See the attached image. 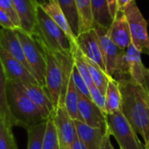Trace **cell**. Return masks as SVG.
Wrapping results in <instances>:
<instances>
[{
	"label": "cell",
	"instance_id": "e575fe53",
	"mask_svg": "<svg viewBox=\"0 0 149 149\" xmlns=\"http://www.w3.org/2000/svg\"><path fill=\"white\" fill-rule=\"evenodd\" d=\"M118 1V11L119 13H124L125 9L135 0H117Z\"/></svg>",
	"mask_w": 149,
	"mask_h": 149
},
{
	"label": "cell",
	"instance_id": "836d02e7",
	"mask_svg": "<svg viewBox=\"0 0 149 149\" xmlns=\"http://www.w3.org/2000/svg\"><path fill=\"white\" fill-rule=\"evenodd\" d=\"M107 3H108V6H109L111 15L112 19H114L119 13L118 6V1H117V0H107Z\"/></svg>",
	"mask_w": 149,
	"mask_h": 149
},
{
	"label": "cell",
	"instance_id": "2e32d148",
	"mask_svg": "<svg viewBox=\"0 0 149 149\" xmlns=\"http://www.w3.org/2000/svg\"><path fill=\"white\" fill-rule=\"evenodd\" d=\"M0 48L5 49L16 60L21 62L35 77V74L26 58L23 47L17 34L16 29H0Z\"/></svg>",
	"mask_w": 149,
	"mask_h": 149
},
{
	"label": "cell",
	"instance_id": "8fae6325",
	"mask_svg": "<svg viewBox=\"0 0 149 149\" xmlns=\"http://www.w3.org/2000/svg\"><path fill=\"white\" fill-rule=\"evenodd\" d=\"M76 43L88 59L97 63L106 72L99 38L94 28L80 33L76 39Z\"/></svg>",
	"mask_w": 149,
	"mask_h": 149
},
{
	"label": "cell",
	"instance_id": "5b68a950",
	"mask_svg": "<svg viewBox=\"0 0 149 149\" xmlns=\"http://www.w3.org/2000/svg\"><path fill=\"white\" fill-rule=\"evenodd\" d=\"M28 64L33 69L39 84L45 88L47 61L44 50L39 41L22 29H16Z\"/></svg>",
	"mask_w": 149,
	"mask_h": 149
},
{
	"label": "cell",
	"instance_id": "7a4b0ae2",
	"mask_svg": "<svg viewBox=\"0 0 149 149\" xmlns=\"http://www.w3.org/2000/svg\"><path fill=\"white\" fill-rule=\"evenodd\" d=\"M33 36L53 53L71 55L70 40L41 6L37 7V26Z\"/></svg>",
	"mask_w": 149,
	"mask_h": 149
},
{
	"label": "cell",
	"instance_id": "d6a6232c",
	"mask_svg": "<svg viewBox=\"0 0 149 149\" xmlns=\"http://www.w3.org/2000/svg\"><path fill=\"white\" fill-rule=\"evenodd\" d=\"M0 26L2 28L6 29H17V27L14 26L13 21L11 20L10 17L7 15L6 13H5L1 8H0Z\"/></svg>",
	"mask_w": 149,
	"mask_h": 149
},
{
	"label": "cell",
	"instance_id": "60d3db41",
	"mask_svg": "<svg viewBox=\"0 0 149 149\" xmlns=\"http://www.w3.org/2000/svg\"><path fill=\"white\" fill-rule=\"evenodd\" d=\"M147 72H148V74H149V68H147Z\"/></svg>",
	"mask_w": 149,
	"mask_h": 149
},
{
	"label": "cell",
	"instance_id": "d6986e66",
	"mask_svg": "<svg viewBox=\"0 0 149 149\" xmlns=\"http://www.w3.org/2000/svg\"><path fill=\"white\" fill-rule=\"evenodd\" d=\"M48 16L55 22V24L65 33L70 43H76V36L74 35L68 20L60 7L57 0H47L46 3L41 6Z\"/></svg>",
	"mask_w": 149,
	"mask_h": 149
},
{
	"label": "cell",
	"instance_id": "ac0fdd59",
	"mask_svg": "<svg viewBox=\"0 0 149 149\" xmlns=\"http://www.w3.org/2000/svg\"><path fill=\"white\" fill-rule=\"evenodd\" d=\"M109 35L116 46L122 50H125L132 43L129 24L124 13H119L113 19L109 28Z\"/></svg>",
	"mask_w": 149,
	"mask_h": 149
},
{
	"label": "cell",
	"instance_id": "3957f363",
	"mask_svg": "<svg viewBox=\"0 0 149 149\" xmlns=\"http://www.w3.org/2000/svg\"><path fill=\"white\" fill-rule=\"evenodd\" d=\"M41 47L44 50L47 61L45 89L54 104V109H56L61 103L64 84V67L62 54H54L42 45Z\"/></svg>",
	"mask_w": 149,
	"mask_h": 149
},
{
	"label": "cell",
	"instance_id": "7402d4cb",
	"mask_svg": "<svg viewBox=\"0 0 149 149\" xmlns=\"http://www.w3.org/2000/svg\"><path fill=\"white\" fill-rule=\"evenodd\" d=\"M91 10L94 27L96 26L111 27L113 19L111 15L107 0H91Z\"/></svg>",
	"mask_w": 149,
	"mask_h": 149
},
{
	"label": "cell",
	"instance_id": "8d00e7d4",
	"mask_svg": "<svg viewBox=\"0 0 149 149\" xmlns=\"http://www.w3.org/2000/svg\"><path fill=\"white\" fill-rule=\"evenodd\" d=\"M104 149H115V148L113 147V146H112L111 140H110V136L107 137V139H106V141H105V145H104Z\"/></svg>",
	"mask_w": 149,
	"mask_h": 149
},
{
	"label": "cell",
	"instance_id": "4fadbf2b",
	"mask_svg": "<svg viewBox=\"0 0 149 149\" xmlns=\"http://www.w3.org/2000/svg\"><path fill=\"white\" fill-rule=\"evenodd\" d=\"M74 123L78 139L87 149H104L107 137L111 136L109 131L91 127L79 120H74Z\"/></svg>",
	"mask_w": 149,
	"mask_h": 149
},
{
	"label": "cell",
	"instance_id": "e0dca14e",
	"mask_svg": "<svg viewBox=\"0 0 149 149\" xmlns=\"http://www.w3.org/2000/svg\"><path fill=\"white\" fill-rule=\"evenodd\" d=\"M13 1L20 20V29L30 35H33L37 26V3L34 0Z\"/></svg>",
	"mask_w": 149,
	"mask_h": 149
},
{
	"label": "cell",
	"instance_id": "f546056e",
	"mask_svg": "<svg viewBox=\"0 0 149 149\" xmlns=\"http://www.w3.org/2000/svg\"><path fill=\"white\" fill-rule=\"evenodd\" d=\"M0 8H1L5 13H7V15L10 17L11 20L13 21L14 26L17 27V29L21 28L20 20L18 16V13L15 9L13 0H0Z\"/></svg>",
	"mask_w": 149,
	"mask_h": 149
},
{
	"label": "cell",
	"instance_id": "1f68e13d",
	"mask_svg": "<svg viewBox=\"0 0 149 149\" xmlns=\"http://www.w3.org/2000/svg\"><path fill=\"white\" fill-rule=\"evenodd\" d=\"M90 97L92 102L104 113L106 114V101L105 94H104L99 89H97L94 84L90 88Z\"/></svg>",
	"mask_w": 149,
	"mask_h": 149
},
{
	"label": "cell",
	"instance_id": "cb8c5ba5",
	"mask_svg": "<svg viewBox=\"0 0 149 149\" xmlns=\"http://www.w3.org/2000/svg\"><path fill=\"white\" fill-rule=\"evenodd\" d=\"M71 54L73 58V62L76 68L78 70L80 74L83 77L84 81L86 82L89 88L93 85V82L90 74V69L87 62L86 56L82 53V51L77 47V43L71 44Z\"/></svg>",
	"mask_w": 149,
	"mask_h": 149
},
{
	"label": "cell",
	"instance_id": "d4e9b609",
	"mask_svg": "<svg viewBox=\"0 0 149 149\" xmlns=\"http://www.w3.org/2000/svg\"><path fill=\"white\" fill-rule=\"evenodd\" d=\"M80 19V33L94 28V20L91 10V0H76Z\"/></svg>",
	"mask_w": 149,
	"mask_h": 149
},
{
	"label": "cell",
	"instance_id": "9c48e42d",
	"mask_svg": "<svg viewBox=\"0 0 149 149\" xmlns=\"http://www.w3.org/2000/svg\"><path fill=\"white\" fill-rule=\"evenodd\" d=\"M60 143V149H73L77 133L74 119L71 118L64 105H59L53 114Z\"/></svg>",
	"mask_w": 149,
	"mask_h": 149
},
{
	"label": "cell",
	"instance_id": "277c9868",
	"mask_svg": "<svg viewBox=\"0 0 149 149\" xmlns=\"http://www.w3.org/2000/svg\"><path fill=\"white\" fill-rule=\"evenodd\" d=\"M94 29L99 38L106 73L118 83H124L125 78L123 74V59L125 50L120 49L111 40L108 27L96 26Z\"/></svg>",
	"mask_w": 149,
	"mask_h": 149
},
{
	"label": "cell",
	"instance_id": "4316f807",
	"mask_svg": "<svg viewBox=\"0 0 149 149\" xmlns=\"http://www.w3.org/2000/svg\"><path fill=\"white\" fill-rule=\"evenodd\" d=\"M41 149H60L57 129L53 115L46 122V129L42 140Z\"/></svg>",
	"mask_w": 149,
	"mask_h": 149
},
{
	"label": "cell",
	"instance_id": "83f0119b",
	"mask_svg": "<svg viewBox=\"0 0 149 149\" xmlns=\"http://www.w3.org/2000/svg\"><path fill=\"white\" fill-rule=\"evenodd\" d=\"M0 149H19L13 127L0 116Z\"/></svg>",
	"mask_w": 149,
	"mask_h": 149
},
{
	"label": "cell",
	"instance_id": "4dcf8cb0",
	"mask_svg": "<svg viewBox=\"0 0 149 149\" xmlns=\"http://www.w3.org/2000/svg\"><path fill=\"white\" fill-rule=\"evenodd\" d=\"M72 78L74 84V86H76L77 91L79 94L85 96L87 97H90V89L89 86L87 85L86 82L84 81V79L83 78V77L80 74V73L78 72V70L76 68L74 65L73 66L72 68Z\"/></svg>",
	"mask_w": 149,
	"mask_h": 149
},
{
	"label": "cell",
	"instance_id": "484cf974",
	"mask_svg": "<svg viewBox=\"0 0 149 149\" xmlns=\"http://www.w3.org/2000/svg\"><path fill=\"white\" fill-rule=\"evenodd\" d=\"M87 62H88L90 74H91L93 84L97 89H99L104 94H105L107 85H108V82H109V79L111 77L102 68H100L97 63L93 62L92 61H91L88 58H87Z\"/></svg>",
	"mask_w": 149,
	"mask_h": 149
},
{
	"label": "cell",
	"instance_id": "5bb4252c",
	"mask_svg": "<svg viewBox=\"0 0 149 149\" xmlns=\"http://www.w3.org/2000/svg\"><path fill=\"white\" fill-rule=\"evenodd\" d=\"M136 101V112L141 127V137L144 142L149 140V95L145 85L133 83Z\"/></svg>",
	"mask_w": 149,
	"mask_h": 149
},
{
	"label": "cell",
	"instance_id": "ab89813d",
	"mask_svg": "<svg viewBox=\"0 0 149 149\" xmlns=\"http://www.w3.org/2000/svg\"><path fill=\"white\" fill-rule=\"evenodd\" d=\"M145 149H149V140L145 143Z\"/></svg>",
	"mask_w": 149,
	"mask_h": 149
},
{
	"label": "cell",
	"instance_id": "603a6c76",
	"mask_svg": "<svg viewBox=\"0 0 149 149\" xmlns=\"http://www.w3.org/2000/svg\"><path fill=\"white\" fill-rule=\"evenodd\" d=\"M57 2L67 17L72 32L77 39V37L80 34V19L76 0H57Z\"/></svg>",
	"mask_w": 149,
	"mask_h": 149
},
{
	"label": "cell",
	"instance_id": "d590c367",
	"mask_svg": "<svg viewBox=\"0 0 149 149\" xmlns=\"http://www.w3.org/2000/svg\"><path fill=\"white\" fill-rule=\"evenodd\" d=\"M73 149H87V147L81 142V140H80V139H78V137H77V139H76V141H74Z\"/></svg>",
	"mask_w": 149,
	"mask_h": 149
},
{
	"label": "cell",
	"instance_id": "f35d334b",
	"mask_svg": "<svg viewBox=\"0 0 149 149\" xmlns=\"http://www.w3.org/2000/svg\"><path fill=\"white\" fill-rule=\"evenodd\" d=\"M34 1L37 3V5H38V6H43V5L46 3L47 0H34Z\"/></svg>",
	"mask_w": 149,
	"mask_h": 149
},
{
	"label": "cell",
	"instance_id": "44dd1931",
	"mask_svg": "<svg viewBox=\"0 0 149 149\" xmlns=\"http://www.w3.org/2000/svg\"><path fill=\"white\" fill-rule=\"evenodd\" d=\"M7 84L8 80L6 76L2 61L0 60V116H1V118L6 124L13 127L16 126V121L13 114L11 113L8 104Z\"/></svg>",
	"mask_w": 149,
	"mask_h": 149
},
{
	"label": "cell",
	"instance_id": "8992f818",
	"mask_svg": "<svg viewBox=\"0 0 149 149\" xmlns=\"http://www.w3.org/2000/svg\"><path fill=\"white\" fill-rule=\"evenodd\" d=\"M106 121L108 131L115 138L120 149H145V146L139 141L137 132L121 111L107 114Z\"/></svg>",
	"mask_w": 149,
	"mask_h": 149
},
{
	"label": "cell",
	"instance_id": "74e56055",
	"mask_svg": "<svg viewBox=\"0 0 149 149\" xmlns=\"http://www.w3.org/2000/svg\"><path fill=\"white\" fill-rule=\"evenodd\" d=\"M145 87L148 92V95H149V74L147 72V74H146V80H145Z\"/></svg>",
	"mask_w": 149,
	"mask_h": 149
},
{
	"label": "cell",
	"instance_id": "30bf717a",
	"mask_svg": "<svg viewBox=\"0 0 149 149\" xmlns=\"http://www.w3.org/2000/svg\"><path fill=\"white\" fill-rule=\"evenodd\" d=\"M0 60L9 82L40 85L33 74L21 62L2 48H0Z\"/></svg>",
	"mask_w": 149,
	"mask_h": 149
},
{
	"label": "cell",
	"instance_id": "7c38bea8",
	"mask_svg": "<svg viewBox=\"0 0 149 149\" xmlns=\"http://www.w3.org/2000/svg\"><path fill=\"white\" fill-rule=\"evenodd\" d=\"M78 110L82 122L91 127L99 128L104 132H108L106 114H104L90 97L79 94Z\"/></svg>",
	"mask_w": 149,
	"mask_h": 149
},
{
	"label": "cell",
	"instance_id": "ffe728a7",
	"mask_svg": "<svg viewBox=\"0 0 149 149\" xmlns=\"http://www.w3.org/2000/svg\"><path fill=\"white\" fill-rule=\"evenodd\" d=\"M105 101L106 115L122 112V92L120 84L112 77H110L108 82L105 92Z\"/></svg>",
	"mask_w": 149,
	"mask_h": 149
},
{
	"label": "cell",
	"instance_id": "52a82bcc",
	"mask_svg": "<svg viewBox=\"0 0 149 149\" xmlns=\"http://www.w3.org/2000/svg\"><path fill=\"white\" fill-rule=\"evenodd\" d=\"M127 19L132 43L141 53L149 56V34L147 21L143 17L136 2L131 3L124 11Z\"/></svg>",
	"mask_w": 149,
	"mask_h": 149
},
{
	"label": "cell",
	"instance_id": "9a60e30c",
	"mask_svg": "<svg viewBox=\"0 0 149 149\" xmlns=\"http://www.w3.org/2000/svg\"><path fill=\"white\" fill-rule=\"evenodd\" d=\"M16 84L20 91L37 105L47 119H48L54 114L55 109L44 87L38 84Z\"/></svg>",
	"mask_w": 149,
	"mask_h": 149
},
{
	"label": "cell",
	"instance_id": "f1b7e54d",
	"mask_svg": "<svg viewBox=\"0 0 149 149\" xmlns=\"http://www.w3.org/2000/svg\"><path fill=\"white\" fill-rule=\"evenodd\" d=\"M46 122L29 128L27 131V149H41Z\"/></svg>",
	"mask_w": 149,
	"mask_h": 149
},
{
	"label": "cell",
	"instance_id": "6da1fadb",
	"mask_svg": "<svg viewBox=\"0 0 149 149\" xmlns=\"http://www.w3.org/2000/svg\"><path fill=\"white\" fill-rule=\"evenodd\" d=\"M7 98L11 113L16 121V126L28 130L47 122V119L40 110L20 91L16 83L8 81Z\"/></svg>",
	"mask_w": 149,
	"mask_h": 149
},
{
	"label": "cell",
	"instance_id": "ba28073f",
	"mask_svg": "<svg viewBox=\"0 0 149 149\" xmlns=\"http://www.w3.org/2000/svg\"><path fill=\"white\" fill-rule=\"evenodd\" d=\"M123 74L125 82H132L137 84L145 85L147 68L142 62L141 53L132 43L125 51L123 59Z\"/></svg>",
	"mask_w": 149,
	"mask_h": 149
}]
</instances>
